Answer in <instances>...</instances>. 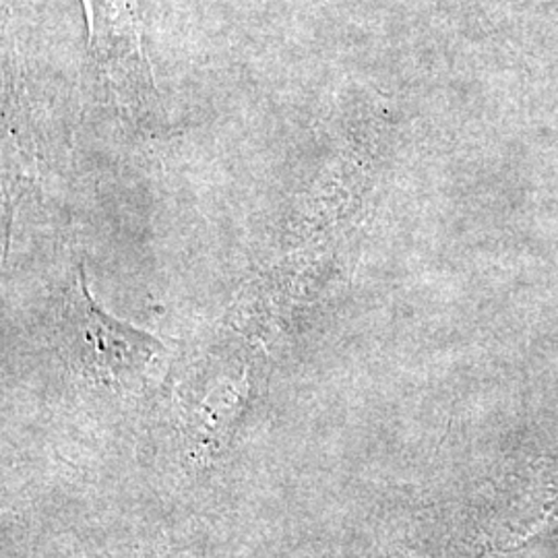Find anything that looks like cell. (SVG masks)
Listing matches in <instances>:
<instances>
[{"label": "cell", "mask_w": 558, "mask_h": 558, "mask_svg": "<svg viewBox=\"0 0 558 558\" xmlns=\"http://www.w3.org/2000/svg\"><path fill=\"white\" fill-rule=\"evenodd\" d=\"M60 350L69 366L89 383L133 389L163 352V343L101 311L81 269L60 313Z\"/></svg>", "instance_id": "cell-1"}]
</instances>
